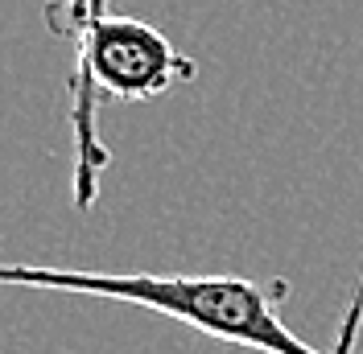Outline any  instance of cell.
<instances>
[{
  "instance_id": "3",
  "label": "cell",
  "mask_w": 363,
  "mask_h": 354,
  "mask_svg": "<svg viewBox=\"0 0 363 354\" xmlns=\"http://www.w3.org/2000/svg\"><path fill=\"white\" fill-rule=\"evenodd\" d=\"M99 17H108V0H50L45 4V25L62 42H74Z\"/></svg>"
},
{
  "instance_id": "2",
  "label": "cell",
  "mask_w": 363,
  "mask_h": 354,
  "mask_svg": "<svg viewBox=\"0 0 363 354\" xmlns=\"http://www.w3.org/2000/svg\"><path fill=\"white\" fill-rule=\"evenodd\" d=\"M74 70H70V124H74V206L91 210L99 173L108 165V149L95 132V99H157L178 83L194 79V62L169 42L161 29L136 17H99L74 38Z\"/></svg>"
},
{
  "instance_id": "1",
  "label": "cell",
  "mask_w": 363,
  "mask_h": 354,
  "mask_svg": "<svg viewBox=\"0 0 363 354\" xmlns=\"http://www.w3.org/2000/svg\"><path fill=\"white\" fill-rule=\"evenodd\" d=\"M4 288H42V292H79L120 305L153 309L178 326L219 338L231 346H248L260 354H322L281 317L289 301L285 280H244V276H157V272H91V268H33L0 264ZM363 326V264L342 313L339 338L330 354H351Z\"/></svg>"
}]
</instances>
